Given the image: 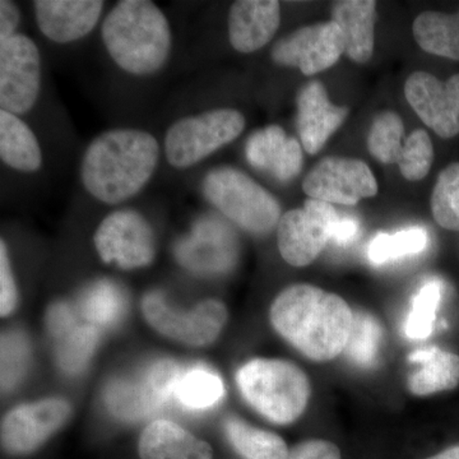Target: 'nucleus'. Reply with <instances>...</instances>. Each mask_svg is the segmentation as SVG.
Wrapping results in <instances>:
<instances>
[{"instance_id":"nucleus-1","label":"nucleus","mask_w":459,"mask_h":459,"mask_svg":"<svg viewBox=\"0 0 459 459\" xmlns=\"http://www.w3.org/2000/svg\"><path fill=\"white\" fill-rule=\"evenodd\" d=\"M270 319L274 331L299 352L310 360L329 361L346 350L353 312L340 296L298 283L277 295Z\"/></svg>"},{"instance_id":"nucleus-2","label":"nucleus","mask_w":459,"mask_h":459,"mask_svg":"<svg viewBox=\"0 0 459 459\" xmlns=\"http://www.w3.org/2000/svg\"><path fill=\"white\" fill-rule=\"evenodd\" d=\"M161 148L142 129L117 128L91 141L81 162L86 192L105 204H119L138 195L152 179Z\"/></svg>"},{"instance_id":"nucleus-3","label":"nucleus","mask_w":459,"mask_h":459,"mask_svg":"<svg viewBox=\"0 0 459 459\" xmlns=\"http://www.w3.org/2000/svg\"><path fill=\"white\" fill-rule=\"evenodd\" d=\"M101 39L115 65L138 77L161 71L171 54L170 22L151 0L117 3L104 18Z\"/></svg>"},{"instance_id":"nucleus-4","label":"nucleus","mask_w":459,"mask_h":459,"mask_svg":"<svg viewBox=\"0 0 459 459\" xmlns=\"http://www.w3.org/2000/svg\"><path fill=\"white\" fill-rule=\"evenodd\" d=\"M237 385L252 409L273 424H292L303 415L312 388L294 362L255 359L237 373Z\"/></svg>"},{"instance_id":"nucleus-5","label":"nucleus","mask_w":459,"mask_h":459,"mask_svg":"<svg viewBox=\"0 0 459 459\" xmlns=\"http://www.w3.org/2000/svg\"><path fill=\"white\" fill-rule=\"evenodd\" d=\"M202 190L223 216L250 234H270L282 217L279 201L246 172L231 166L207 172Z\"/></svg>"},{"instance_id":"nucleus-6","label":"nucleus","mask_w":459,"mask_h":459,"mask_svg":"<svg viewBox=\"0 0 459 459\" xmlns=\"http://www.w3.org/2000/svg\"><path fill=\"white\" fill-rule=\"evenodd\" d=\"M244 128L246 117L235 108H212L181 117L166 131V160L179 170L192 168L237 140Z\"/></svg>"},{"instance_id":"nucleus-7","label":"nucleus","mask_w":459,"mask_h":459,"mask_svg":"<svg viewBox=\"0 0 459 459\" xmlns=\"http://www.w3.org/2000/svg\"><path fill=\"white\" fill-rule=\"evenodd\" d=\"M142 313L160 334L193 347L214 342L228 322V309L220 300L208 299L183 312L174 309L159 292L144 296Z\"/></svg>"},{"instance_id":"nucleus-8","label":"nucleus","mask_w":459,"mask_h":459,"mask_svg":"<svg viewBox=\"0 0 459 459\" xmlns=\"http://www.w3.org/2000/svg\"><path fill=\"white\" fill-rule=\"evenodd\" d=\"M100 258L122 270L150 265L156 256V235L143 214L134 210L108 213L93 237Z\"/></svg>"},{"instance_id":"nucleus-9","label":"nucleus","mask_w":459,"mask_h":459,"mask_svg":"<svg viewBox=\"0 0 459 459\" xmlns=\"http://www.w3.org/2000/svg\"><path fill=\"white\" fill-rule=\"evenodd\" d=\"M341 219L333 204L307 199L303 208L287 211L277 226L280 255L290 265L307 267L316 261Z\"/></svg>"},{"instance_id":"nucleus-10","label":"nucleus","mask_w":459,"mask_h":459,"mask_svg":"<svg viewBox=\"0 0 459 459\" xmlns=\"http://www.w3.org/2000/svg\"><path fill=\"white\" fill-rule=\"evenodd\" d=\"M41 90V56L38 45L23 33L0 42V108L29 113Z\"/></svg>"},{"instance_id":"nucleus-11","label":"nucleus","mask_w":459,"mask_h":459,"mask_svg":"<svg viewBox=\"0 0 459 459\" xmlns=\"http://www.w3.org/2000/svg\"><path fill=\"white\" fill-rule=\"evenodd\" d=\"M305 195L310 199L353 205L377 195V183L364 161L344 157H325L305 177Z\"/></svg>"},{"instance_id":"nucleus-12","label":"nucleus","mask_w":459,"mask_h":459,"mask_svg":"<svg viewBox=\"0 0 459 459\" xmlns=\"http://www.w3.org/2000/svg\"><path fill=\"white\" fill-rule=\"evenodd\" d=\"M344 53L340 27L333 21L301 27L273 45L272 60L276 65L299 68L314 75L331 68Z\"/></svg>"},{"instance_id":"nucleus-13","label":"nucleus","mask_w":459,"mask_h":459,"mask_svg":"<svg viewBox=\"0 0 459 459\" xmlns=\"http://www.w3.org/2000/svg\"><path fill=\"white\" fill-rule=\"evenodd\" d=\"M71 413V404L62 398H48L18 406L3 419V446L13 455L31 453L59 430Z\"/></svg>"},{"instance_id":"nucleus-14","label":"nucleus","mask_w":459,"mask_h":459,"mask_svg":"<svg viewBox=\"0 0 459 459\" xmlns=\"http://www.w3.org/2000/svg\"><path fill=\"white\" fill-rule=\"evenodd\" d=\"M404 93L420 119L439 137L459 134V74L442 82L427 72H415L406 81Z\"/></svg>"},{"instance_id":"nucleus-15","label":"nucleus","mask_w":459,"mask_h":459,"mask_svg":"<svg viewBox=\"0 0 459 459\" xmlns=\"http://www.w3.org/2000/svg\"><path fill=\"white\" fill-rule=\"evenodd\" d=\"M105 2L101 0H36L33 12L39 30L56 44L86 38L98 26Z\"/></svg>"},{"instance_id":"nucleus-16","label":"nucleus","mask_w":459,"mask_h":459,"mask_svg":"<svg viewBox=\"0 0 459 459\" xmlns=\"http://www.w3.org/2000/svg\"><path fill=\"white\" fill-rule=\"evenodd\" d=\"M299 137L309 155H316L331 135L342 126L349 108L337 107L329 101L325 84L313 81L301 87L298 93Z\"/></svg>"},{"instance_id":"nucleus-17","label":"nucleus","mask_w":459,"mask_h":459,"mask_svg":"<svg viewBox=\"0 0 459 459\" xmlns=\"http://www.w3.org/2000/svg\"><path fill=\"white\" fill-rule=\"evenodd\" d=\"M280 23L277 0H238L229 12L230 44L238 53H255L273 39Z\"/></svg>"},{"instance_id":"nucleus-18","label":"nucleus","mask_w":459,"mask_h":459,"mask_svg":"<svg viewBox=\"0 0 459 459\" xmlns=\"http://www.w3.org/2000/svg\"><path fill=\"white\" fill-rule=\"evenodd\" d=\"M246 155L253 168L271 172L282 183L294 179L303 168V146L280 126L253 133L247 142Z\"/></svg>"},{"instance_id":"nucleus-19","label":"nucleus","mask_w":459,"mask_h":459,"mask_svg":"<svg viewBox=\"0 0 459 459\" xmlns=\"http://www.w3.org/2000/svg\"><path fill=\"white\" fill-rule=\"evenodd\" d=\"M142 459H213L211 446L169 420L151 422L141 434Z\"/></svg>"},{"instance_id":"nucleus-20","label":"nucleus","mask_w":459,"mask_h":459,"mask_svg":"<svg viewBox=\"0 0 459 459\" xmlns=\"http://www.w3.org/2000/svg\"><path fill=\"white\" fill-rule=\"evenodd\" d=\"M376 18L377 2L373 0H342L332 7V21L342 32L344 53L359 65L373 56Z\"/></svg>"},{"instance_id":"nucleus-21","label":"nucleus","mask_w":459,"mask_h":459,"mask_svg":"<svg viewBox=\"0 0 459 459\" xmlns=\"http://www.w3.org/2000/svg\"><path fill=\"white\" fill-rule=\"evenodd\" d=\"M105 402L117 418L137 421L157 412L168 403L148 370L137 379H117L107 386Z\"/></svg>"},{"instance_id":"nucleus-22","label":"nucleus","mask_w":459,"mask_h":459,"mask_svg":"<svg viewBox=\"0 0 459 459\" xmlns=\"http://www.w3.org/2000/svg\"><path fill=\"white\" fill-rule=\"evenodd\" d=\"M409 360L418 367L407 379L412 394L425 397L451 391L459 385V356L455 353L430 347L411 353Z\"/></svg>"},{"instance_id":"nucleus-23","label":"nucleus","mask_w":459,"mask_h":459,"mask_svg":"<svg viewBox=\"0 0 459 459\" xmlns=\"http://www.w3.org/2000/svg\"><path fill=\"white\" fill-rule=\"evenodd\" d=\"M0 159L26 174L40 170L42 151L32 129L16 114L0 108Z\"/></svg>"},{"instance_id":"nucleus-24","label":"nucleus","mask_w":459,"mask_h":459,"mask_svg":"<svg viewBox=\"0 0 459 459\" xmlns=\"http://www.w3.org/2000/svg\"><path fill=\"white\" fill-rule=\"evenodd\" d=\"M223 429L232 448L244 459L289 458V446L280 435L253 427L237 416L226 419Z\"/></svg>"},{"instance_id":"nucleus-25","label":"nucleus","mask_w":459,"mask_h":459,"mask_svg":"<svg viewBox=\"0 0 459 459\" xmlns=\"http://www.w3.org/2000/svg\"><path fill=\"white\" fill-rule=\"evenodd\" d=\"M412 30L422 50L459 60V11L455 14L425 12L416 18Z\"/></svg>"},{"instance_id":"nucleus-26","label":"nucleus","mask_w":459,"mask_h":459,"mask_svg":"<svg viewBox=\"0 0 459 459\" xmlns=\"http://www.w3.org/2000/svg\"><path fill=\"white\" fill-rule=\"evenodd\" d=\"M225 394V386L219 374L197 367L183 371L177 386L174 397L186 410L201 411L216 406Z\"/></svg>"},{"instance_id":"nucleus-27","label":"nucleus","mask_w":459,"mask_h":459,"mask_svg":"<svg viewBox=\"0 0 459 459\" xmlns=\"http://www.w3.org/2000/svg\"><path fill=\"white\" fill-rule=\"evenodd\" d=\"M404 126L401 117L394 111L377 115L368 135V148L371 156L383 164H398L403 152Z\"/></svg>"},{"instance_id":"nucleus-28","label":"nucleus","mask_w":459,"mask_h":459,"mask_svg":"<svg viewBox=\"0 0 459 459\" xmlns=\"http://www.w3.org/2000/svg\"><path fill=\"white\" fill-rule=\"evenodd\" d=\"M383 328L369 313H353L351 336L347 343L346 355L355 365L373 367L379 355Z\"/></svg>"},{"instance_id":"nucleus-29","label":"nucleus","mask_w":459,"mask_h":459,"mask_svg":"<svg viewBox=\"0 0 459 459\" xmlns=\"http://www.w3.org/2000/svg\"><path fill=\"white\" fill-rule=\"evenodd\" d=\"M427 246V231L421 228H411L394 235H377L371 240L368 256L374 264H383L402 256L419 255Z\"/></svg>"},{"instance_id":"nucleus-30","label":"nucleus","mask_w":459,"mask_h":459,"mask_svg":"<svg viewBox=\"0 0 459 459\" xmlns=\"http://www.w3.org/2000/svg\"><path fill=\"white\" fill-rule=\"evenodd\" d=\"M431 212L443 229L459 231V162L446 166L437 177Z\"/></svg>"},{"instance_id":"nucleus-31","label":"nucleus","mask_w":459,"mask_h":459,"mask_svg":"<svg viewBox=\"0 0 459 459\" xmlns=\"http://www.w3.org/2000/svg\"><path fill=\"white\" fill-rule=\"evenodd\" d=\"M82 314L89 325L110 327L124 316L126 301L117 287L110 283H99L83 296Z\"/></svg>"},{"instance_id":"nucleus-32","label":"nucleus","mask_w":459,"mask_h":459,"mask_svg":"<svg viewBox=\"0 0 459 459\" xmlns=\"http://www.w3.org/2000/svg\"><path fill=\"white\" fill-rule=\"evenodd\" d=\"M442 300V283L433 280L425 283L413 298L404 333L412 340H425L433 332L437 310Z\"/></svg>"},{"instance_id":"nucleus-33","label":"nucleus","mask_w":459,"mask_h":459,"mask_svg":"<svg viewBox=\"0 0 459 459\" xmlns=\"http://www.w3.org/2000/svg\"><path fill=\"white\" fill-rule=\"evenodd\" d=\"M99 342V329L86 325L74 327L62 337L57 347V362L69 374L78 373L86 367Z\"/></svg>"},{"instance_id":"nucleus-34","label":"nucleus","mask_w":459,"mask_h":459,"mask_svg":"<svg viewBox=\"0 0 459 459\" xmlns=\"http://www.w3.org/2000/svg\"><path fill=\"white\" fill-rule=\"evenodd\" d=\"M433 161L434 147L428 133L422 129L411 133L398 161L402 177L410 181L424 179Z\"/></svg>"},{"instance_id":"nucleus-35","label":"nucleus","mask_w":459,"mask_h":459,"mask_svg":"<svg viewBox=\"0 0 459 459\" xmlns=\"http://www.w3.org/2000/svg\"><path fill=\"white\" fill-rule=\"evenodd\" d=\"M27 344L20 334L3 336L2 385L9 389L23 376L26 368Z\"/></svg>"},{"instance_id":"nucleus-36","label":"nucleus","mask_w":459,"mask_h":459,"mask_svg":"<svg viewBox=\"0 0 459 459\" xmlns=\"http://www.w3.org/2000/svg\"><path fill=\"white\" fill-rule=\"evenodd\" d=\"M17 286L9 261L8 249L5 241L0 243V314L3 318L16 309Z\"/></svg>"},{"instance_id":"nucleus-37","label":"nucleus","mask_w":459,"mask_h":459,"mask_svg":"<svg viewBox=\"0 0 459 459\" xmlns=\"http://www.w3.org/2000/svg\"><path fill=\"white\" fill-rule=\"evenodd\" d=\"M287 459H342V453L328 440L310 439L298 444Z\"/></svg>"},{"instance_id":"nucleus-38","label":"nucleus","mask_w":459,"mask_h":459,"mask_svg":"<svg viewBox=\"0 0 459 459\" xmlns=\"http://www.w3.org/2000/svg\"><path fill=\"white\" fill-rule=\"evenodd\" d=\"M48 327L54 336L62 338L74 328V314L65 304L54 305L48 313Z\"/></svg>"},{"instance_id":"nucleus-39","label":"nucleus","mask_w":459,"mask_h":459,"mask_svg":"<svg viewBox=\"0 0 459 459\" xmlns=\"http://www.w3.org/2000/svg\"><path fill=\"white\" fill-rule=\"evenodd\" d=\"M21 22V12L16 3L11 0L0 2V42L8 40L16 35Z\"/></svg>"},{"instance_id":"nucleus-40","label":"nucleus","mask_w":459,"mask_h":459,"mask_svg":"<svg viewBox=\"0 0 459 459\" xmlns=\"http://www.w3.org/2000/svg\"><path fill=\"white\" fill-rule=\"evenodd\" d=\"M358 232V220L352 219V217H341L332 231L331 241H334L338 246H344L352 241Z\"/></svg>"},{"instance_id":"nucleus-41","label":"nucleus","mask_w":459,"mask_h":459,"mask_svg":"<svg viewBox=\"0 0 459 459\" xmlns=\"http://www.w3.org/2000/svg\"><path fill=\"white\" fill-rule=\"evenodd\" d=\"M425 459H459V444L458 446H449V448L444 449V451L437 453V455Z\"/></svg>"}]
</instances>
